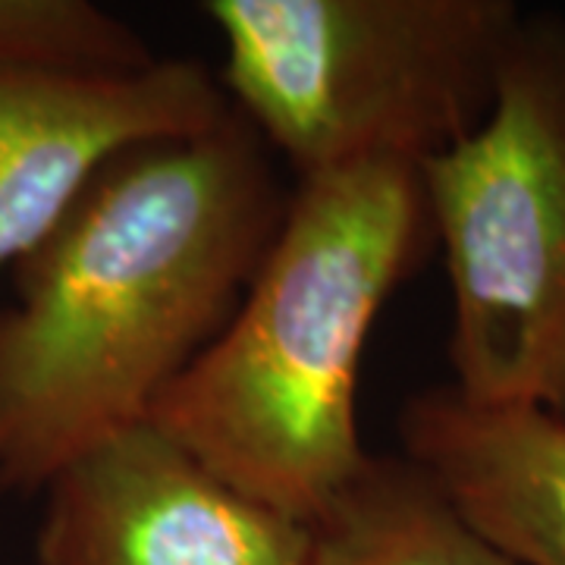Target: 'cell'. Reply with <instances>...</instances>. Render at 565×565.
Listing matches in <instances>:
<instances>
[{"mask_svg":"<svg viewBox=\"0 0 565 565\" xmlns=\"http://www.w3.org/2000/svg\"><path fill=\"white\" fill-rule=\"evenodd\" d=\"M308 537V565H522L403 452L367 456Z\"/></svg>","mask_w":565,"mask_h":565,"instance_id":"obj_8","label":"cell"},{"mask_svg":"<svg viewBox=\"0 0 565 565\" xmlns=\"http://www.w3.org/2000/svg\"><path fill=\"white\" fill-rule=\"evenodd\" d=\"M434 245L415 163L302 177L230 321L148 418L239 493L311 525L371 456L355 418L367 337Z\"/></svg>","mask_w":565,"mask_h":565,"instance_id":"obj_2","label":"cell"},{"mask_svg":"<svg viewBox=\"0 0 565 565\" xmlns=\"http://www.w3.org/2000/svg\"><path fill=\"white\" fill-rule=\"evenodd\" d=\"M563 422H565V415H563Z\"/></svg>","mask_w":565,"mask_h":565,"instance_id":"obj_10","label":"cell"},{"mask_svg":"<svg viewBox=\"0 0 565 565\" xmlns=\"http://www.w3.org/2000/svg\"><path fill=\"white\" fill-rule=\"evenodd\" d=\"M223 92L258 139L315 177L422 167L487 117L522 10L512 0H207Z\"/></svg>","mask_w":565,"mask_h":565,"instance_id":"obj_3","label":"cell"},{"mask_svg":"<svg viewBox=\"0 0 565 565\" xmlns=\"http://www.w3.org/2000/svg\"><path fill=\"white\" fill-rule=\"evenodd\" d=\"M230 114L199 61L154 57L129 73L0 66V270L47 239L110 158Z\"/></svg>","mask_w":565,"mask_h":565,"instance_id":"obj_6","label":"cell"},{"mask_svg":"<svg viewBox=\"0 0 565 565\" xmlns=\"http://www.w3.org/2000/svg\"><path fill=\"white\" fill-rule=\"evenodd\" d=\"M418 170L452 289L449 386L563 418L565 17H522L481 126Z\"/></svg>","mask_w":565,"mask_h":565,"instance_id":"obj_4","label":"cell"},{"mask_svg":"<svg viewBox=\"0 0 565 565\" xmlns=\"http://www.w3.org/2000/svg\"><path fill=\"white\" fill-rule=\"evenodd\" d=\"M286 202L236 110L104 163L0 308L3 493H41L88 446L148 422L230 321Z\"/></svg>","mask_w":565,"mask_h":565,"instance_id":"obj_1","label":"cell"},{"mask_svg":"<svg viewBox=\"0 0 565 565\" xmlns=\"http://www.w3.org/2000/svg\"><path fill=\"white\" fill-rule=\"evenodd\" d=\"M403 456L427 468L465 519L522 565H565V422L544 408H497L449 384L399 415Z\"/></svg>","mask_w":565,"mask_h":565,"instance_id":"obj_7","label":"cell"},{"mask_svg":"<svg viewBox=\"0 0 565 565\" xmlns=\"http://www.w3.org/2000/svg\"><path fill=\"white\" fill-rule=\"evenodd\" d=\"M41 493L39 565H308V525L226 484L151 418L88 446Z\"/></svg>","mask_w":565,"mask_h":565,"instance_id":"obj_5","label":"cell"},{"mask_svg":"<svg viewBox=\"0 0 565 565\" xmlns=\"http://www.w3.org/2000/svg\"><path fill=\"white\" fill-rule=\"evenodd\" d=\"M154 61L120 17L88 0H0V66L129 73Z\"/></svg>","mask_w":565,"mask_h":565,"instance_id":"obj_9","label":"cell"}]
</instances>
